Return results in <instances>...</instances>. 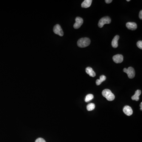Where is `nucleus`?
Segmentation results:
<instances>
[{
    "mask_svg": "<svg viewBox=\"0 0 142 142\" xmlns=\"http://www.w3.org/2000/svg\"><path fill=\"white\" fill-rule=\"evenodd\" d=\"M102 94L107 100L109 101H113L115 98V96L114 94L109 89H105L103 90Z\"/></svg>",
    "mask_w": 142,
    "mask_h": 142,
    "instance_id": "f257e3e1",
    "label": "nucleus"
},
{
    "mask_svg": "<svg viewBox=\"0 0 142 142\" xmlns=\"http://www.w3.org/2000/svg\"><path fill=\"white\" fill-rule=\"evenodd\" d=\"M90 40L88 38H83L78 40L77 42V45L81 48L87 47L90 44Z\"/></svg>",
    "mask_w": 142,
    "mask_h": 142,
    "instance_id": "f03ea898",
    "label": "nucleus"
},
{
    "mask_svg": "<svg viewBox=\"0 0 142 142\" xmlns=\"http://www.w3.org/2000/svg\"><path fill=\"white\" fill-rule=\"evenodd\" d=\"M123 71L127 73V76L130 79H133L135 76V71L133 68L130 67L128 68H124Z\"/></svg>",
    "mask_w": 142,
    "mask_h": 142,
    "instance_id": "7ed1b4c3",
    "label": "nucleus"
},
{
    "mask_svg": "<svg viewBox=\"0 0 142 142\" xmlns=\"http://www.w3.org/2000/svg\"><path fill=\"white\" fill-rule=\"evenodd\" d=\"M111 21V19L108 16L104 17L99 20L98 24V26L99 28H102L105 24L110 23Z\"/></svg>",
    "mask_w": 142,
    "mask_h": 142,
    "instance_id": "20e7f679",
    "label": "nucleus"
},
{
    "mask_svg": "<svg viewBox=\"0 0 142 142\" xmlns=\"http://www.w3.org/2000/svg\"><path fill=\"white\" fill-rule=\"evenodd\" d=\"M53 32L56 34L60 36H62L64 35V32L61 28V27L59 24H56L53 28Z\"/></svg>",
    "mask_w": 142,
    "mask_h": 142,
    "instance_id": "39448f33",
    "label": "nucleus"
},
{
    "mask_svg": "<svg viewBox=\"0 0 142 142\" xmlns=\"http://www.w3.org/2000/svg\"><path fill=\"white\" fill-rule=\"evenodd\" d=\"M83 23V20L80 17H77L76 18V23L73 25V27L75 29L79 28Z\"/></svg>",
    "mask_w": 142,
    "mask_h": 142,
    "instance_id": "423d86ee",
    "label": "nucleus"
},
{
    "mask_svg": "<svg viewBox=\"0 0 142 142\" xmlns=\"http://www.w3.org/2000/svg\"><path fill=\"white\" fill-rule=\"evenodd\" d=\"M113 59L116 63H120L123 62L124 57L121 55H116L113 56Z\"/></svg>",
    "mask_w": 142,
    "mask_h": 142,
    "instance_id": "0eeeda50",
    "label": "nucleus"
},
{
    "mask_svg": "<svg viewBox=\"0 0 142 142\" xmlns=\"http://www.w3.org/2000/svg\"><path fill=\"white\" fill-rule=\"evenodd\" d=\"M123 110L124 113L126 115L128 116L132 115L133 113L132 108L130 106H128V105L125 106L123 108Z\"/></svg>",
    "mask_w": 142,
    "mask_h": 142,
    "instance_id": "6e6552de",
    "label": "nucleus"
},
{
    "mask_svg": "<svg viewBox=\"0 0 142 142\" xmlns=\"http://www.w3.org/2000/svg\"><path fill=\"white\" fill-rule=\"evenodd\" d=\"M126 26L128 29L132 31L135 30L137 27V24L134 22H127L126 23Z\"/></svg>",
    "mask_w": 142,
    "mask_h": 142,
    "instance_id": "1a4fd4ad",
    "label": "nucleus"
},
{
    "mask_svg": "<svg viewBox=\"0 0 142 142\" xmlns=\"http://www.w3.org/2000/svg\"><path fill=\"white\" fill-rule=\"evenodd\" d=\"M119 39V36L118 35H116L115 36L112 41V46L114 48H117L118 46V40Z\"/></svg>",
    "mask_w": 142,
    "mask_h": 142,
    "instance_id": "9d476101",
    "label": "nucleus"
},
{
    "mask_svg": "<svg viewBox=\"0 0 142 142\" xmlns=\"http://www.w3.org/2000/svg\"><path fill=\"white\" fill-rule=\"evenodd\" d=\"M141 90H137L135 92V94L132 96L131 97V99H132L133 100H135L136 101H139V96L141 94Z\"/></svg>",
    "mask_w": 142,
    "mask_h": 142,
    "instance_id": "9b49d317",
    "label": "nucleus"
},
{
    "mask_svg": "<svg viewBox=\"0 0 142 142\" xmlns=\"http://www.w3.org/2000/svg\"><path fill=\"white\" fill-rule=\"evenodd\" d=\"M92 0H85L81 4V7L83 8H88L91 5Z\"/></svg>",
    "mask_w": 142,
    "mask_h": 142,
    "instance_id": "f8f14e48",
    "label": "nucleus"
},
{
    "mask_svg": "<svg viewBox=\"0 0 142 142\" xmlns=\"http://www.w3.org/2000/svg\"><path fill=\"white\" fill-rule=\"evenodd\" d=\"M86 72L90 77H94L96 76V73L93 70L92 68L90 67H88L86 68Z\"/></svg>",
    "mask_w": 142,
    "mask_h": 142,
    "instance_id": "ddd939ff",
    "label": "nucleus"
},
{
    "mask_svg": "<svg viewBox=\"0 0 142 142\" xmlns=\"http://www.w3.org/2000/svg\"><path fill=\"white\" fill-rule=\"evenodd\" d=\"M106 77L104 75H102L100 77L99 79H97L96 81V84L97 85H99L103 81L106 80Z\"/></svg>",
    "mask_w": 142,
    "mask_h": 142,
    "instance_id": "4468645a",
    "label": "nucleus"
},
{
    "mask_svg": "<svg viewBox=\"0 0 142 142\" xmlns=\"http://www.w3.org/2000/svg\"><path fill=\"white\" fill-rule=\"evenodd\" d=\"M95 108V105L93 103H90L88 104L87 106V109L88 111H91L94 110Z\"/></svg>",
    "mask_w": 142,
    "mask_h": 142,
    "instance_id": "2eb2a0df",
    "label": "nucleus"
},
{
    "mask_svg": "<svg viewBox=\"0 0 142 142\" xmlns=\"http://www.w3.org/2000/svg\"><path fill=\"white\" fill-rule=\"evenodd\" d=\"M93 98H94L93 95L92 94H88L86 96L85 99V101L86 102H88L92 100Z\"/></svg>",
    "mask_w": 142,
    "mask_h": 142,
    "instance_id": "dca6fc26",
    "label": "nucleus"
},
{
    "mask_svg": "<svg viewBox=\"0 0 142 142\" xmlns=\"http://www.w3.org/2000/svg\"><path fill=\"white\" fill-rule=\"evenodd\" d=\"M137 45L139 48L141 49H142V41H139L137 43Z\"/></svg>",
    "mask_w": 142,
    "mask_h": 142,
    "instance_id": "f3484780",
    "label": "nucleus"
},
{
    "mask_svg": "<svg viewBox=\"0 0 142 142\" xmlns=\"http://www.w3.org/2000/svg\"><path fill=\"white\" fill-rule=\"evenodd\" d=\"M35 142H46L45 140H44V139L42 138H39L38 139H37Z\"/></svg>",
    "mask_w": 142,
    "mask_h": 142,
    "instance_id": "a211bd4d",
    "label": "nucleus"
},
{
    "mask_svg": "<svg viewBox=\"0 0 142 142\" xmlns=\"http://www.w3.org/2000/svg\"><path fill=\"white\" fill-rule=\"evenodd\" d=\"M139 17L140 18V19H142V11L141 10V11L139 12Z\"/></svg>",
    "mask_w": 142,
    "mask_h": 142,
    "instance_id": "6ab92c4d",
    "label": "nucleus"
},
{
    "mask_svg": "<svg viewBox=\"0 0 142 142\" xmlns=\"http://www.w3.org/2000/svg\"><path fill=\"white\" fill-rule=\"evenodd\" d=\"M105 2L106 3H111L112 2V0H105Z\"/></svg>",
    "mask_w": 142,
    "mask_h": 142,
    "instance_id": "aec40b11",
    "label": "nucleus"
},
{
    "mask_svg": "<svg viewBox=\"0 0 142 142\" xmlns=\"http://www.w3.org/2000/svg\"><path fill=\"white\" fill-rule=\"evenodd\" d=\"M140 107H141V108H140V109L141 110H142V103L141 102L140 104Z\"/></svg>",
    "mask_w": 142,
    "mask_h": 142,
    "instance_id": "412c9836",
    "label": "nucleus"
},
{
    "mask_svg": "<svg viewBox=\"0 0 142 142\" xmlns=\"http://www.w3.org/2000/svg\"><path fill=\"white\" fill-rule=\"evenodd\" d=\"M130 1V0H127V2H129Z\"/></svg>",
    "mask_w": 142,
    "mask_h": 142,
    "instance_id": "4be33fe9",
    "label": "nucleus"
}]
</instances>
